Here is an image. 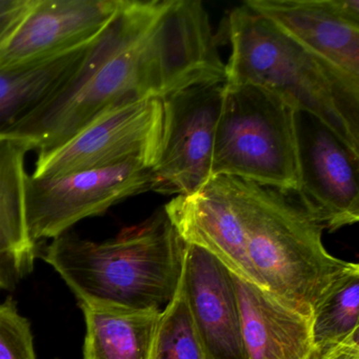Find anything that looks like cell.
Here are the masks:
<instances>
[{
	"label": "cell",
	"instance_id": "1",
	"mask_svg": "<svg viewBox=\"0 0 359 359\" xmlns=\"http://www.w3.org/2000/svg\"><path fill=\"white\" fill-rule=\"evenodd\" d=\"M211 22L197 0H123L72 79L7 137L52 150L110 109L226 81Z\"/></svg>",
	"mask_w": 359,
	"mask_h": 359
},
{
	"label": "cell",
	"instance_id": "2",
	"mask_svg": "<svg viewBox=\"0 0 359 359\" xmlns=\"http://www.w3.org/2000/svg\"><path fill=\"white\" fill-rule=\"evenodd\" d=\"M184 247L163 207L102 243L65 233L52 239L43 259L64 279L79 304L161 311L177 290Z\"/></svg>",
	"mask_w": 359,
	"mask_h": 359
},
{
	"label": "cell",
	"instance_id": "3",
	"mask_svg": "<svg viewBox=\"0 0 359 359\" xmlns=\"http://www.w3.org/2000/svg\"><path fill=\"white\" fill-rule=\"evenodd\" d=\"M226 83L260 88L318 119L359 155V81L298 45L245 5L229 16Z\"/></svg>",
	"mask_w": 359,
	"mask_h": 359
},
{
	"label": "cell",
	"instance_id": "4",
	"mask_svg": "<svg viewBox=\"0 0 359 359\" xmlns=\"http://www.w3.org/2000/svg\"><path fill=\"white\" fill-rule=\"evenodd\" d=\"M219 177L241 216L258 283L290 308L311 317L315 302L348 262L327 251L323 224L295 192Z\"/></svg>",
	"mask_w": 359,
	"mask_h": 359
},
{
	"label": "cell",
	"instance_id": "5",
	"mask_svg": "<svg viewBox=\"0 0 359 359\" xmlns=\"http://www.w3.org/2000/svg\"><path fill=\"white\" fill-rule=\"evenodd\" d=\"M216 176L296 192L295 111L266 90L224 83L212 154Z\"/></svg>",
	"mask_w": 359,
	"mask_h": 359
},
{
	"label": "cell",
	"instance_id": "6",
	"mask_svg": "<svg viewBox=\"0 0 359 359\" xmlns=\"http://www.w3.org/2000/svg\"><path fill=\"white\" fill-rule=\"evenodd\" d=\"M153 165L142 158L60 177L26 182V217L34 243L54 239L81 220L102 215L113 205L152 191Z\"/></svg>",
	"mask_w": 359,
	"mask_h": 359
},
{
	"label": "cell",
	"instance_id": "7",
	"mask_svg": "<svg viewBox=\"0 0 359 359\" xmlns=\"http://www.w3.org/2000/svg\"><path fill=\"white\" fill-rule=\"evenodd\" d=\"M224 83L192 86L161 100V153L153 168V192L187 196L211 180Z\"/></svg>",
	"mask_w": 359,
	"mask_h": 359
},
{
	"label": "cell",
	"instance_id": "8",
	"mask_svg": "<svg viewBox=\"0 0 359 359\" xmlns=\"http://www.w3.org/2000/svg\"><path fill=\"white\" fill-rule=\"evenodd\" d=\"M163 109L157 100L121 104L102 113L68 142L39 152L32 177H60L142 158L156 165Z\"/></svg>",
	"mask_w": 359,
	"mask_h": 359
},
{
	"label": "cell",
	"instance_id": "9",
	"mask_svg": "<svg viewBox=\"0 0 359 359\" xmlns=\"http://www.w3.org/2000/svg\"><path fill=\"white\" fill-rule=\"evenodd\" d=\"M296 194L323 229L335 232L359 219V155L323 123L295 112Z\"/></svg>",
	"mask_w": 359,
	"mask_h": 359
},
{
	"label": "cell",
	"instance_id": "10",
	"mask_svg": "<svg viewBox=\"0 0 359 359\" xmlns=\"http://www.w3.org/2000/svg\"><path fill=\"white\" fill-rule=\"evenodd\" d=\"M123 0H32L11 34L0 43V68L26 66L93 43Z\"/></svg>",
	"mask_w": 359,
	"mask_h": 359
},
{
	"label": "cell",
	"instance_id": "11",
	"mask_svg": "<svg viewBox=\"0 0 359 359\" xmlns=\"http://www.w3.org/2000/svg\"><path fill=\"white\" fill-rule=\"evenodd\" d=\"M243 5L359 81L358 0H248Z\"/></svg>",
	"mask_w": 359,
	"mask_h": 359
},
{
	"label": "cell",
	"instance_id": "12",
	"mask_svg": "<svg viewBox=\"0 0 359 359\" xmlns=\"http://www.w3.org/2000/svg\"><path fill=\"white\" fill-rule=\"evenodd\" d=\"M182 278L207 358L250 359L233 273L209 252L186 245Z\"/></svg>",
	"mask_w": 359,
	"mask_h": 359
},
{
	"label": "cell",
	"instance_id": "13",
	"mask_svg": "<svg viewBox=\"0 0 359 359\" xmlns=\"http://www.w3.org/2000/svg\"><path fill=\"white\" fill-rule=\"evenodd\" d=\"M163 209L186 245L209 252L233 274L260 285L248 257L241 216L219 176L193 194L174 197Z\"/></svg>",
	"mask_w": 359,
	"mask_h": 359
},
{
	"label": "cell",
	"instance_id": "14",
	"mask_svg": "<svg viewBox=\"0 0 359 359\" xmlns=\"http://www.w3.org/2000/svg\"><path fill=\"white\" fill-rule=\"evenodd\" d=\"M234 277L250 359H306L312 352L310 317L293 310L270 292Z\"/></svg>",
	"mask_w": 359,
	"mask_h": 359
},
{
	"label": "cell",
	"instance_id": "15",
	"mask_svg": "<svg viewBox=\"0 0 359 359\" xmlns=\"http://www.w3.org/2000/svg\"><path fill=\"white\" fill-rule=\"evenodd\" d=\"M29 152L20 140L0 137V290H12L34 270L36 243L26 217Z\"/></svg>",
	"mask_w": 359,
	"mask_h": 359
},
{
	"label": "cell",
	"instance_id": "16",
	"mask_svg": "<svg viewBox=\"0 0 359 359\" xmlns=\"http://www.w3.org/2000/svg\"><path fill=\"white\" fill-rule=\"evenodd\" d=\"M91 45L45 62L0 68V137H7L62 92Z\"/></svg>",
	"mask_w": 359,
	"mask_h": 359
},
{
	"label": "cell",
	"instance_id": "17",
	"mask_svg": "<svg viewBox=\"0 0 359 359\" xmlns=\"http://www.w3.org/2000/svg\"><path fill=\"white\" fill-rule=\"evenodd\" d=\"M85 316L83 359H151L161 311L79 304Z\"/></svg>",
	"mask_w": 359,
	"mask_h": 359
},
{
	"label": "cell",
	"instance_id": "18",
	"mask_svg": "<svg viewBox=\"0 0 359 359\" xmlns=\"http://www.w3.org/2000/svg\"><path fill=\"white\" fill-rule=\"evenodd\" d=\"M315 348H330L359 339V266H348L332 280L311 313Z\"/></svg>",
	"mask_w": 359,
	"mask_h": 359
},
{
	"label": "cell",
	"instance_id": "19",
	"mask_svg": "<svg viewBox=\"0 0 359 359\" xmlns=\"http://www.w3.org/2000/svg\"><path fill=\"white\" fill-rule=\"evenodd\" d=\"M151 359H208L189 311L182 272L173 299L161 310Z\"/></svg>",
	"mask_w": 359,
	"mask_h": 359
},
{
	"label": "cell",
	"instance_id": "20",
	"mask_svg": "<svg viewBox=\"0 0 359 359\" xmlns=\"http://www.w3.org/2000/svg\"><path fill=\"white\" fill-rule=\"evenodd\" d=\"M0 359H37L30 321L11 297L0 304Z\"/></svg>",
	"mask_w": 359,
	"mask_h": 359
},
{
	"label": "cell",
	"instance_id": "21",
	"mask_svg": "<svg viewBox=\"0 0 359 359\" xmlns=\"http://www.w3.org/2000/svg\"><path fill=\"white\" fill-rule=\"evenodd\" d=\"M32 0H0V43L18 26Z\"/></svg>",
	"mask_w": 359,
	"mask_h": 359
},
{
	"label": "cell",
	"instance_id": "22",
	"mask_svg": "<svg viewBox=\"0 0 359 359\" xmlns=\"http://www.w3.org/2000/svg\"><path fill=\"white\" fill-rule=\"evenodd\" d=\"M306 359H359V339L330 348H314Z\"/></svg>",
	"mask_w": 359,
	"mask_h": 359
}]
</instances>
